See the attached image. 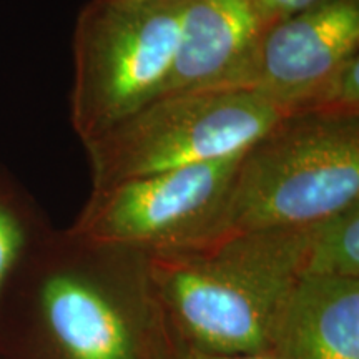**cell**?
<instances>
[{
  "mask_svg": "<svg viewBox=\"0 0 359 359\" xmlns=\"http://www.w3.org/2000/svg\"><path fill=\"white\" fill-rule=\"evenodd\" d=\"M309 224L241 233L198 250L151 253L150 271L183 343L210 353L275 349L303 278Z\"/></svg>",
  "mask_w": 359,
  "mask_h": 359,
  "instance_id": "obj_1",
  "label": "cell"
},
{
  "mask_svg": "<svg viewBox=\"0 0 359 359\" xmlns=\"http://www.w3.org/2000/svg\"><path fill=\"white\" fill-rule=\"evenodd\" d=\"M359 203V115L288 114L241 154L208 246ZM206 248V246H205Z\"/></svg>",
  "mask_w": 359,
  "mask_h": 359,
  "instance_id": "obj_2",
  "label": "cell"
},
{
  "mask_svg": "<svg viewBox=\"0 0 359 359\" xmlns=\"http://www.w3.org/2000/svg\"><path fill=\"white\" fill-rule=\"evenodd\" d=\"M285 115L250 90L161 95L83 142L93 190L238 155Z\"/></svg>",
  "mask_w": 359,
  "mask_h": 359,
  "instance_id": "obj_3",
  "label": "cell"
},
{
  "mask_svg": "<svg viewBox=\"0 0 359 359\" xmlns=\"http://www.w3.org/2000/svg\"><path fill=\"white\" fill-rule=\"evenodd\" d=\"M183 0L120 6L90 0L75 22L72 127L85 142L163 93Z\"/></svg>",
  "mask_w": 359,
  "mask_h": 359,
  "instance_id": "obj_4",
  "label": "cell"
},
{
  "mask_svg": "<svg viewBox=\"0 0 359 359\" xmlns=\"http://www.w3.org/2000/svg\"><path fill=\"white\" fill-rule=\"evenodd\" d=\"M241 154L93 190L72 235L102 248L150 253L205 248Z\"/></svg>",
  "mask_w": 359,
  "mask_h": 359,
  "instance_id": "obj_5",
  "label": "cell"
},
{
  "mask_svg": "<svg viewBox=\"0 0 359 359\" xmlns=\"http://www.w3.org/2000/svg\"><path fill=\"white\" fill-rule=\"evenodd\" d=\"M359 53V0H318L263 27L233 88L250 90L286 115Z\"/></svg>",
  "mask_w": 359,
  "mask_h": 359,
  "instance_id": "obj_6",
  "label": "cell"
},
{
  "mask_svg": "<svg viewBox=\"0 0 359 359\" xmlns=\"http://www.w3.org/2000/svg\"><path fill=\"white\" fill-rule=\"evenodd\" d=\"M266 24L253 0H183L173 67L161 95L233 90Z\"/></svg>",
  "mask_w": 359,
  "mask_h": 359,
  "instance_id": "obj_7",
  "label": "cell"
},
{
  "mask_svg": "<svg viewBox=\"0 0 359 359\" xmlns=\"http://www.w3.org/2000/svg\"><path fill=\"white\" fill-rule=\"evenodd\" d=\"M40 313L62 359H142L127 309L87 276L57 273L48 278L40 290Z\"/></svg>",
  "mask_w": 359,
  "mask_h": 359,
  "instance_id": "obj_8",
  "label": "cell"
},
{
  "mask_svg": "<svg viewBox=\"0 0 359 359\" xmlns=\"http://www.w3.org/2000/svg\"><path fill=\"white\" fill-rule=\"evenodd\" d=\"M285 359H359V280L303 276L275 338Z\"/></svg>",
  "mask_w": 359,
  "mask_h": 359,
  "instance_id": "obj_9",
  "label": "cell"
},
{
  "mask_svg": "<svg viewBox=\"0 0 359 359\" xmlns=\"http://www.w3.org/2000/svg\"><path fill=\"white\" fill-rule=\"evenodd\" d=\"M303 276L359 280V203L309 224Z\"/></svg>",
  "mask_w": 359,
  "mask_h": 359,
  "instance_id": "obj_10",
  "label": "cell"
},
{
  "mask_svg": "<svg viewBox=\"0 0 359 359\" xmlns=\"http://www.w3.org/2000/svg\"><path fill=\"white\" fill-rule=\"evenodd\" d=\"M291 114L359 115V53L318 83Z\"/></svg>",
  "mask_w": 359,
  "mask_h": 359,
  "instance_id": "obj_11",
  "label": "cell"
},
{
  "mask_svg": "<svg viewBox=\"0 0 359 359\" xmlns=\"http://www.w3.org/2000/svg\"><path fill=\"white\" fill-rule=\"evenodd\" d=\"M24 245V230L11 210L0 203V290L6 283L8 273L19 258Z\"/></svg>",
  "mask_w": 359,
  "mask_h": 359,
  "instance_id": "obj_12",
  "label": "cell"
},
{
  "mask_svg": "<svg viewBox=\"0 0 359 359\" xmlns=\"http://www.w3.org/2000/svg\"><path fill=\"white\" fill-rule=\"evenodd\" d=\"M255 6L258 7L259 13L266 22L281 19V17L291 15V13L303 11L313 6L318 0H253Z\"/></svg>",
  "mask_w": 359,
  "mask_h": 359,
  "instance_id": "obj_13",
  "label": "cell"
},
{
  "mask_svg": "<svg viewBox=\"0 0 359 359\" xmlns=\"http://www.w3.org/2000/svg\"><path fill=\"white\" fill-rule=\"evenodd\" d=\"M177 359H285L275 349L263 353H241V354H222V353H210L203 349L188 346L183 343L177 353Z\"/></svg>",
  "mask_w": 359,
  "mask_h": 359,
  "instance_id": "obj_14",
  "label": "cell"
},
{
  "mask_svg": "<svg viewBox=\"0 0 359 359\" xmlns=\"http://www.w3.org/2000/svg\"><path fill=\"white\" fill-rule=\"evenodd\" d=\"M110 4H120V6H138V4H150L160 2V0H105Z\"/></svg>",
  "mask_w": 359,
  "mask_h": 359,
  "instance_id": "obj_15",
  "label": "cell"
}]
</instances>
